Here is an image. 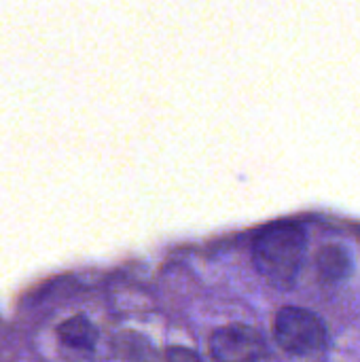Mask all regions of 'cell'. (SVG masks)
Returning <instances> with one entry per match:
<instances>
[{"label":"cell","instance_id":"cell-6","mask_svg":"<svg viewBox=\"0 0 360 362\" xmlns=\"http://www.w3.org/2000/svg\"><path fill=\"white\" fill-rule=\"evenodd\" d=\"M168 362H202L199 356L189 350V348H182V346H174L168 350Z\"/></svg>","mask_w":360,"mask_h":362},{"label":"cell","instance_id":"cell-1","mask_svg":"<svg viewBox=\"0 0 360 362\" xmlns=\"http://www.w3.org/2000/svg\"><path fill=\"white\" fill-rule=\"evenodd\" d=\"M306 233L297 223H276L265 227L252 246L257 272L272 284L289 288L301 267Z\"/></svg>","mask_w":360,"mask_h":362},{"label":"cell","instance_id":"cell-3","mask_svg":"<svg viewBox=\"0 0 360 362\" xmlns=\"http://www.w3.org/2000/svg\"><path fill=\"white\" fill-rule=\"evenodd\" d=\"M210 352L216 362H269L265 339L246 325H229L214 331Z\"/></svg>","mask_w":360,"mask_h":362},{"label":"cell","instance_id":"cell-2","mask_svg":"<svg viewBox=\"0 0 360 362\" xmlns=\"http://www.w3.org/2000/svg\"><path fill=\"white\" fill-rule=\"evenodd\" d=\"M274 337L284 352L306 356L327 344V329L323 320L308 310L282 308L274 320Z\"/></svg>","mask_w":360,"mask_h":362},{"label":"cell","instance_id":"cell-4","mask_svg":"<svg viewBox=\"0 0 360 362\" xmlns=\"http://www.w3.org/2000/svg\"><path fill=\"white\" fill-rule=\"evenodd\" d=\"M57 335L64 346L81 352H91L98 341L95 327L85 316H72L57 327Z\"/></svg>","mask_w":360,"mask_h":362},{"label":"cell","instance_id":"cell-5","mask_svg":"<svg viewBox=\"0 0 360 362\" xmlns=\"http://www.w3.org/2000/svg\"><path fill=\"white\" fill-rule=\"evenodd\" d=\"M316 263H318L320 276L327 278V280H333V282L346 278L348 272H350V257L342 246L331 244V246L320 248V252L316 257Z\"/></svg>","mask_w":360,"mask_h":362}]
</instances>
